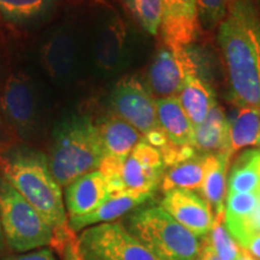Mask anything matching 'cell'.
<instances>
[{
	"label": "cell",
	"instance_id": "6da1fadb",
	"mask_svg": "<svg viewBox=\"0 0 260 260\" xmlns=\"http://www.w3.org/2000/svg\"><path fill=\"white\" fill-rule=\"evenodd\" d=\"M218 42L233 99L260 107V17L251 0H230Z\"/></svg>",
	"mask_w": 260,
	"mask_h": 260
},
{
	"label": "cell",
	"instance_id": "7a4b0ae2",
	"mask_svg": "<svg viewBox=\"0 0 260 260\" xmlns=\"http://www.w3.org/2000/svg\"><path fill=\"white\" fill-rule=\"evenodd\" d=\"M0 176L41 214L56 234V245L63 251L73 237L60 184L53 177L47 155L24 145L0 151Z\"/></svg>",
	"mask_w": 260,
	"mask_h": 260
},
{
	"label": "cell",
	"instance_id": "3957f363",
	"mask_svg": "<svg viewBox=\"0 0 260 260\" xmlns=\"http://www.w3.org/2000/svg\"><path fill=\"white\" fill-rule=\"evenodd\" d=\"M104 158L99 130L89 116H68L56 125L47 159L52 175L61 188L99 170Z\"/></svg>",
	"mask_w": 260,
	"mask_h": 260
},
{
	"label": "cell",
	"instance_id": "277c9868",
	"mask_svg": "<svg viewBox=\"0 0 260 260\" xmlns=\"http://www.w3.org/2000/svg\"><path fill=\"white\" fill-rule=\"evenodd\" d=\"M128 230L159 260H197L200 254L199 237L161 206L139 210L129 218Z\"/></svg>",
	"mask_w": 260,
	"mask_h": 260
},
{
	"label": "cell",
	"instance_id": "5b68a950",
	"mask_svg": "<svg viewBox=\"0 0 260 260\" xmlns=\"http://www.w3.org/2000/svg\"><path fill=\"white\" fill-rule=\"evenodd\" d=\"M0 224L6 245L15 252L27 253L56 245V234L50 224L3 176Z\"/></svg>",
	"mask_w": 260,
	"mask_h": 260
},
{
	"label": "cell",
	"instance_id": "8992f818",
	"mask_svg": "<svg viewBox=\"0 0 260 260\" xmlns=\"http://www.w3.org/2000/svg\"><path fill=\"white\" fill-rule=\"evenodd\" d=\"M165 164L153 146L140 141L125 159L105 157L99 170L105 177L110 197L151 194L164 176Z\"/></svg>",
	"mask_w": 260,
	"mask_h": 260
},
{
	"label": "cell",
	"instance_id": "52a82bcc",
	"mask_svg": "<svg viewBox=\"0 0 260 260\" xmlns=\"http://www.w3.org/2000/svg\"><path fill=\"white\" fill-rule=\"evenodd\" d=\"M45 98L41 87L24 70L12 73L0 95V112L16 134L30 139L40 133L45 117Z\"/></svg>",
	"mask_w": 260,
	"mask_h": 260
},
{
	"label": "cell",
	"instance_id": "ba28073f",
	"mask_svg": "<svg viewBox=\"0 0 260 260\" xmlns=\"http://www.w3.org/2000/svg\"><path fill=\"white\" fill-rule=\"evenodd\" d=\"M76 243L81 260H159L118 222L87 228Z\"/></svg>",
	"mask_w": 260,
	"mask_h": 260
},
{
	"label": "cell",
	"instance_id": "9c48e42d",
	"mask_svg": "<svg viewBox=\"0 0 260 260\" xmlns=\"http://www.w3.org/2000/svg\"><path fill=\"white\" fill-rule=\"evenodd\" d=\"M39 60L56 84L67 87L75 82L82 64V44L77 29L67 23L51 29L41 41Z\"/></svg>",
	"mask_w": 260,
	"mask_h": 260
},
{
	"label": "cell",
	"instance_id": "30bf717a",
	"mask_svg": "<svg viewBox=\"0 0 260 260\" xmlns=\"http://www.w3.org/2000/svg\"><path fill=\"white\" fill-rule=\"evenodd\" d=\"M109 105L113 116L134 126L142 138L161 129L153 94L139 77H122L110 94Z\"/></svg>",
	"mask_w": 260,
	"mask_h": 260
},
{
	"label": "cell",
	"instance_id": "8fae6325",
	"mask_svg": "<svg viewBox=\"0 0 260 260\" xmlns=\"http://www.w3.org/2000/svg\"><path fill=\"white\" fill-rule=\"evenodd\" d=\"M129 57V32L124 21L113 15L103 19L92 34L90 64L103 76H111L125 68Z\"/></svg>",
	"mask_w": 260,
	"mask_h": 260
},
{
	"label": "cell",
	"instance_id": "7c38bea8",
	"mask_svg": "<svg viewBox=\"0 0 260 260\" xmlns=\"http://www.w3.org/2000/svg\"><path fill=\"white\" fill-rule=\"evenodd\" d=\"M189 75H198V68L187 47L164 46L149 65L147 87L159 98L177 96Z\"/></svg>",
	"mask_w": 260,
	"mask_h": 260
},
{
	"label": "cell",
	"instance_id": "4fadbf2b",
	"mask_svg": "<svg viewBox=\"0 0 260 260\" xmlns=\"http://www.w3.org/2000/svg\"><path fill=\"white\" fill-rule=\"evenodd\" d=\"M160 206L197 237H206L214 216L207 201L193 190L172 189L165 193Z\"/></svg>",
	"mask_w": 260,
	"mask_h": 260
},
{
	"label": "cell",
	"instance_id": "5bb4252c",
	"mask_svg": "<svg viewBox=\"0 0 260 260\" xmlns=\"http://www.w3.org/2000/svg\"><path fill=\"white\" fill-rule=\"evenodd\" d=\"M164 16L161 35L165 46L187 47L197 40L200 30L197 0H162Z\"/></svg>",
	"mask_w": 260,
	"mask_h": 260
},
{
	"label": "cell",
	"instance_id": "9a60e30c",
	"mask_svg": "<svg viewBox=\"0 0 260 260\" xmlns=\"http://www.w3.org/2000/svg\"><path fill=\"white\" fill-rule=\"evenodd\" d=\"M224 224L240 246L260 235V182L248 193L226 194Z\"/></svg>",
	"mask_w": 260,
	"mask_h": 260
},
{
	"label": "cell",
	"instance_id": "2e32d148",
	"mask_svg": "<svg viewBox=\"0 0 260 260\" xmlns=\"http://www.w3.org/2000/svg\"><path fill=\"white\" fill-rule=\"evenodd\" d=\"M110 198L106 180L100 170L83 175L65 187L64 203L68 218L93 212Z\"/></svg>",
	"mask_w": 260,
	"mask_h": 260
},
{
	"label": "cell",
	"instance_id": "e0dca14e",
	"mask_svg": "<svg viewBox=\"0 0 260 260\" xmlns=\"http://www.w3.org/2000/svg\"><path fill=\"white\" fill-rule=\"evenodd\" d=\"M155 104L159 125L167 135L169 144L176 147H193L194 126L178 98H158Z\"/></svg>",
	"mask_w": 260,
	"mask_h": 260
},
{
	"label": "cell",
	"instance_id": "ac0fdd59",
	"mask_svg": "<svg viewBox=\"0 0 260 260\" xmlns=\"http://www.w3.org/2000/svg\"><path fill=\"white\" fill-rule=\"evenodd\" d=\"M193 147L198 154L230 153L229 119L216 104L201 124L194 126Z\"/></svg>",
	"mask_w": 260,
	"mask_h": 260
},
{
	"label": "cell",
	"instance_id": "d6986e66",
	"mask_svg": "<svg viewBox=\"0 0 260 260\" xmlns=\"http://www.w3.org/2000/svg\"><path fill=\"white\" fill-rule=\"evenodd\" d=\"M105 151V157L125 159L144 138L129 123L110 115L95 122Z\"/></svg>",
	"mask_w": 260,
	"mask_h": 260
},
{
	"label": "cell",
	"instance_id": "ffe728a7",
	"mask_svg": "<svg viewBox=\"0 0 260 260\" xmlns=\"http://www.w3.org/2000/svg\"><path fill=\"white\" fill-rule=\"evenodd\" d=\"M151 198V194H125L119 195V197H111L93 212L84 214V216L69 218L70 232L77 233L89 226L98 225V224L111 223L113 220L121 218L122 216H124L125 213L130 212L132 210L139 207L140 205L145 204Z\"/></svg>",
	"mask_w": 260,
	"mask_h": 260
},
{
	"label": "cell",
	"instance_id": "44dd1931",
	"mask_svg": "<svg viewBox=\"0 0 260 260\" xmlns=\"http://www.w3.org/2000/svg\"><path fill=\"white\" fill-rule=\"evenodd\" d=\"M213 157L214 154H197L193 158L169 167L161 180L164 193L172 189L201 190Z\"/></svg>",
	"mask_w": 260,
	"mask_h": 260
},
{
	"label": "cell",
	"instance_id": "7402d4cb",
	"mask_svg": "<svg viewBox=\"0 0 260 260\" xmlns=\"http://www.w3.org/2000/svg\"><path fill=\"white\" fill-rule=\"evenodd\" d=\"M177 98L193 126L201 124L217 104L212 87L199 75L187 77Z\"/></svg>",
	"mask_w": 260,
	"mask_h": 260
},
{
	"label": "cell",
	"instance_id": "603a6c76",
	"mask_svg": "<svg viewBox=\"0 0 260 260\" xmlns=\"http://www.w3.org/2000/svg\"><path fill=\"white\" fill-rule=\"evenodd\" d=\"M59 0H0V15L17 27H31L46 21Z\"/></svg>",
	"mask_w": 260,
	"mask_h": 260
},
{
	"label": "cell",
	"instance_id": "cb8c5ba5",
	"mask_svg": "<svg viewBox=\"0 0 260 260\" xmlns=\"http://www.w3.org/2000/svg\"><path fill=\"white\" fill-rule=\"evenodd\" d=\"M229 153L214 154L212 164L207 171L201 187V194L210 205L214 219H224L225 213V195L228 194L226 172L230 160Z\"/></svg>",
	"mask_w": 260,
	"mask_h": 260
},
{
	"label": "cell",
	"instance_id": "d4e9b609",
	"mask_svg": "<svg viewBox=\"0 0 260 260\" xmlns=\"http://www.w3.org/2000/svg\"><path fill=\"white\" fill-rule=\"evenodd\" d=\"M260 136V107L240 106L229 119L230 153L256 146Z\"/></svg>",
	"mask_w": 260,
	"mask_h": 260
},
{
	"label": "cell",
	"instance_id": "484cf974",
	"mask_svg": "<svg viewBox=\"0 0 260 260\" xmlns=\"http://www.w3.org/2000/svg\"><path fill=\"white\" fill-rule=\"evenodd\" d=\"M125 9L149 35H157L160 30L164 4L162 0H123Z\"/></svg>",
	"mask_w": 260,
	"mask_h": 260
},
{
	"label": "cell",
	"instance_id": "4316f807",
	"mask_svg": "<svg viewBox=\"0 0 260 260\" xmlns=\"http://www.w3.org/2000/svg\"><path fill=\"white\" fill-rule=\"evenodd\" d=\"M205 241L212 247L214 253L222 260H237L242 252V247L228 232L224 219H214Z\"/></svg>",
	"mask_w": 260,
	"mask_h": 260
},
{
	"label": "cell",
	"instance_id": "83f0119b",
	"mask_svg": "<svg viewBox=\"0 0 260 260\" xmlns=\"http://www.w3.org/2000/svg\"><path fill=\"white\" fill-rule=\"evenodd\" d=\"M200 25L207 30L218 27L229 10L230 0H197Z\"/></svg>",
	"mask_w": 260,
	"mask_h": 260
},
{
	"label": "cell",
	"instance_id": "f1b7e54d",
	"mask_svg": "<svg viewBox=\"0 0 260 260\" xmlns=\"http://www.w3.org/2000/svg\"><path fill=\"white\" fill-rule=\"evenodd\" d=\"M2 260H58L54 252L51 248H41L37 251H31L27 253H21V254L9 255L3 258Z\"/></svg>",
	"mask_w": 260,
	"mask_h": 260
},
{
	"label": "cell",
	"instance_id": "f546056e",
	"mask_svg": "<svg viewBox=\"0 0 260 260\" xmlns=\"http://www.w3.org/2000/svg\"><path fill=\"white\" fill-rule=\"evenodd\" d=\"M63 260H81L79 247L74 237H71L69 241L65 243L63 248Z\"/></svg>",
	"mask_w": 260,
	"mask_h": 260
},
{
	"label": "cell",
	"instance_id": "4dcf8cb0",
	"mask_svg": "<svg viewBox=\"0 0 260 260\" xmlns=\"http://www.w3.org/2000/svg\"><path fill=\"white\" fill-rule=\"evenodd\" d=\"M241 247L245 251L248 252L253 258L260 260V235L248 239Z\"/></svg>",
	"mask_w": 260,
	"mask_h": 260
},
{
	"label": "cell",
	"instance_id": "1f68e13d",
	"mask_svg": "<svg viewBox=\"0 0 260 260\" xmlns=\"http://www.w3.org/2000/svg\"><path fill=\"white\" fill-rule=\"evenodd\" d=\"M197 260H222V259L214 253L212 247H211L209 243L204 241V245H201L200 254L198 256Z\"/></svg>",
	"mask_w": 260,
	"mask_h": 260
},
{
	"label": "cell",
	"instance_id": "d6a6232c",
	"mask_svg": "<svg viewBox=\"0 0 260 260\" xmlns=\"http://www.w3.org/2000/svg\"><path fill=\"white\" fill-rule=\"evenodd\" d=\"M237 260H256V259L253 258V256L249 254L248 252L245 251V249L242 248L241 254H240V256H239V258H237Z\"/></svg>",
	"mask_w": 260,
	"mask_h": 260
},
{
	"label": "cell",
	"instance_id": "836d02e7",
	"mask_svg": "<svg viewBox=\"0 0 260 260\" xmlns=\"http://www.w3.org/2000/svg\"><path fill=\"white\" fill-rule=\"evenodd\" d=\"M3 148H5V146H4V132H3L2 123H0V151H2Z\"/></svg>",
	"mask_w": 260,
	"mask_h": 260
},
{
	"label": "cell",
	"instance_id": "e575fe53",
	"mask_svg": "<svg viewBox=\"0 0 260 260\" xmlns=\"http://www.w3.org/2000/svg\"><path fill=\"white\" fill-rule=\"evenodd\" d=\"M4 234H3V229H2V224H0V252H2L3 246H4Z\"/></svg>",
	"mask_w": 260,
	"mask_h": 260
},
{
	"label": "cell",
	"instance_id": "d590c367",
	"mask_svg": "<svg viewBox=\"0 0 260 260\" xmlns=\"http://www.w3.org/2000/svg\"><path fill=\"white\" fill-rule=\"evenodd\" d=\"M256 146H260V136H259V139H258V142H256Z\"/></svg>",
	"mask_w": 260,
	"mask_h": 260
},
{
	"label": "cell",
	"instance_id": "8d00e7d4",
	"mask_svg": "<svg viewBox=\"0 0 260 260\" xmlns=\"http://www.w3.org/2000/svg\"><path fill=\"white\" fill-rule=\"evenodd\" d=\"M255 2H256V4H258V5L260 6V0H255Z\"/></svg>",
	"mask_w": 260,
	"mask_h": 260
}]
</instances>
